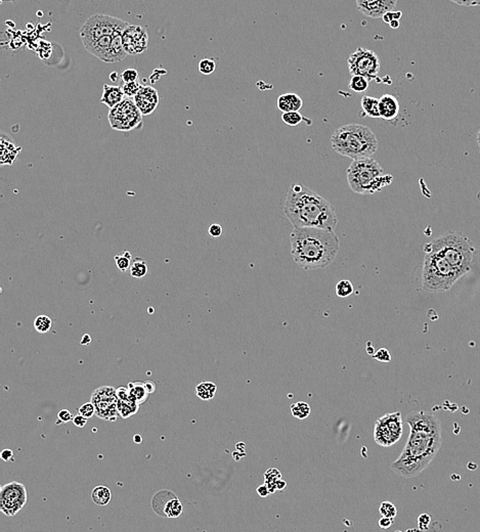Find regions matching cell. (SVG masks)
Returning <instances> with one entry per match:
<instances>
[{"label": "cell", "mask_w": 480, "mask_h": 532, "mask_svg": "<svg viewBox=\"0 0 480 532\" xmlns=\"http://www.w3.org/2000/svg\"><path fill=\"white\" fill-rule=\"evenodd\" d=\"M208 232H209V234L212 236V238L216 239V238H219V236L222 234L223 229H222V227H221L220 224L214 223V224H212V225L209 226V228H208Z\"/></svg>", "instance_id": "b9f144b4"}, {"label": "cell", "mask_w": 480, "mask_h": 532, "mask_svg": "<svg viewBox=\"0 0 480 532\" xmlns=\"http://www.w3.org/2000/svg\"><path fill=\"white\" fill-rule=\"evenodd\" d=\"M284 211L294 227L335 230L338 217L333 206L322 196L301 184H292Z\"/></svg>", "instance_id": "3957f363"}, {"label": "cell", "mask_w": 480, "mask_h": 532, "mask_svg": "<svg viewBox=\"0 0 480 532\" xmlns=\"http://www.w3.org/2000/svg\"><path fill=\"white\" fill-rule=\"evenodd\" d=\"M402 16V13L401 12H389L387 13L382 19L385 23L387 24H390L392 21H399V19L401 18Z\"/></svg>", "instance_id": "7bdbcfd3"}, {"label": "cell", "mask_w": 480, "mask_h": 532, "mask_svg": "<svg viewBox=\"0 0 480 532\" xmlns=\"http://www.w3.org/2000/svg\"><path fill=\"white\" fill-rule=\"evenodd\" d=\"M139 76L140 74L135 69H126L121 74V80H122V83L136 82L139 79Z\"/></svg>", "instance_id": "ab89813d"}, {"label": "cell", "mask_w": 480, "mask_h": 532, "mask_svg": "<svg viewBox=\"0 0 480 532\" xmlns=\"http://www.w3.org/2000/svg\"><path fill=\"white\" fill-rule=\"evenodd\" d=\"M292 416L298 420H305L311 415V406L304 401H298L290 405Z\"/></svg>", "instance_id": "83f0119b"}, {"label": "cell", "mask_w": 480, "mask_h": 532, "mask_svg": "<svg viewBox=\"0 0 480 532\" xmlns=\"http://www.w3.org/2000/svg\"><path fill=\"white\" fill-rule=\"evenodd\" d=\"M148 272H149V265L145 259L140 258V257L133 259L130 270H129V274L131 277L143 278L148 274Z\"/></svg>", "instance_id": "484cf974"}, {"label": "cell", "mask_w": 480, "mask_h": 532, "mask_svg": "<svg viewBox=\"0 0 480 532\" xmlns=\"http://www.w3.org/2000/svg\"><path fill=\"white\" fill-rule=\"evenodd\" d=\"M396 2L394 0H374V2H363V0H356L355 5L357 10L363 15L370 17L372 19L383 18L387 13L393 12L396 7Z\"/></svg>", "instance_id": "2e32d148"}, {"label": "cell", "mask_w": 480, "mask_h": 532, "mask_svg": "<svg viewBox=\"0 0 480 532\" xmlns=\"http://www.w3.org/2000/svg\"><path fill=\"white\" fill-rule=\"evenodd\" d=\"M365 114L371 118H381L379 111V99L373 96L365 95L361 101Z\"/></svg>", "instance_id": "cb8c5ba5"}, {"label": "cell", "mask_w": 480, "mask_h": 532, "mask_svg": "<svg viewBox=\"0 0 480 532\" xmlns=\"http://www.w3.org/2000/svg\"><path fill=\"white\" fill-rule=\"evenodd\" d=\"M149 310H150V311H149V312H150V313H153V312H154V311H153V310H154V309H153V308H150V309H149Z\"/></svg>", "instance_id": "680465c9"}, {"label": "cell", "mask_w": 480, "mask_h": 532, "mask_svg": "<svg viewBox=\"0 0 480 532\" xmlns=\"http://www.w3.org/2000/svg\"><path fill=\"white\" fill-rule=\"evenodd\" d=\"M142 86L143 85L136 81V82H131V83H122L121 87H122V90L125 96L133 99L136 96V94L140 92Z\"/></svg>", "instance_id": "8d00e7d4"}, {"label": "cell", "mask_w": 480, "mask_h": 532, "mask_svg": "<svg viewBox=\"0 0 480 532\" xmlns=\"http://www.w3.org/2000/svg\"><path fill=\"white\" fill-rule=\"evenodd\" d=\"M403 433L402 417L399 411L386 413L379 418L374 427L375 442L383 447H390L397 443Z\"/></svg>", "instance_id": "30bf717a"}, {"label": "cell", "mask_w": 480, "mask_h": 532, "mask_svg": "<svg viewBox=\"0 0 480 532\" xmlns=\"http://www.w3.org/2000/svg\"><path fill=\"white\" fill-rule=\"evenodd\" d=\"M112 40H113V36H105L94 42L84 45V47L89 53L99 58L100 61H104V58L111 46Z\"/></svg>", "instance_id": "603a6c76"}, {"label": "cell", "mask_w": 480, "mask_h": 532, "mask_svg": "<svg viewBox=\"0 0 480 532\" xmlns=\"http://www.w3.org/2000/svg\"><path fill=\"white\" fill-rule=\"evenodd\" d=\"M372 358L380 363H390L391 361V354L388 349L386 348H380L376 351L375 354H373Z\"/></svg>", "instance_id": "f35d334b"}, {"label": "cell", "mask_w": 480, "mask_h": 532, "mask_svg": "<svg viewBox=\"0 0 480 532\" xmlns=\"http://www.w3.org/2000/svg\"><path fill=\"white\" fill-rule=\"evenodd\" d=\"M198 69L203 75H211L216 69V64L212 58H203L199 62Z\"/></svg>", "instance_id": "d590c367"}, {"label": "cell", "mask_w": 480, "mask_h": 532, "mask_svg": "<svg viewBox=\"0 0 480 532\" xmlns=\"http://www.w3.org/2000/svg\"><path fill=\"white\" fill-rule=\"evenodd\" d=\"M276 485H277V489H283L286 486V482L283 480H278L276 482Z\"/></svg>", "instance_id": "db71d44e"}, {"label": "cell", "mask_w": 480, "mask_h": 532, "mask_svg": "<svg viewBox=\"0 0 480 532\" xmlns=\"http://www.w3.org/2000/svg\"><path fill=\"white\" fill-rule=\"evenodd\" d=\"M91 402L95 407V416L99 419L115 422L119 416L116 389L112 386L97 388L91 395Z\"/></svg>", "instance_id": "7c38bea8"}, {"label": "cell", "mask_w": 480, "mask_h": 532, "mask_svg": "<svg viewBox=\"0 0 480 532\" xmlns=\"http://www.w3.org/2000/svg\"><path fill=\"white\" fill-rule=\"evenodd\" d=\"M257 493L262 496V498H265L267 496L269 493H270V490L268 488V486L266 484H263V485H260L258 488H257Z\"/></svg>", "instance_id": "c3c4849f"}, {"label": "cell", "mask_w": 480, "mask_h": 532, "mask_svg": "<svg viewBox=\"0 0 480 532\" xmlns=\"http://www.w3.org/2000/svg\"><path fill=\"white\" fill-rule=\"evenodd\" d=\"M91 340H92L91 337H90L88 334H85V335L83 336V338H82V340H81L80 343H81V345H88V344H90Z\"/></svg>", "instance_id": "816d5d0a"}, {"label": "cell", "mask_w": 480, "mask_h": 532, "mask_svg": "<svg viewBox=\"0 0 480 532\" xmlns=\"http://www.w3.org/2000/svg\"><path fill=\"white\" fill-rule=\"evenodd\" d=\"M379 513L381 517H386L390 519H395L397 510L395 506L390 502H382L379 506Z\"/></svg>", "instance_id": "e575fe53"}, {"label": "cell", "mask_w": 480, "mask_h": 532, "mask_svg": "<svg viewBox=\"0 0 480 532\" xmlns=\"http://www.w3.org/2000/svg\"><path fill=\"white\" fill-rule=\"evenodd\" d=\"M129 24L121 19L108 15H93L88 18L80 29L83 45L94 42L105 36L122 34Z\"/></svg>", "instance_id": "ba28073f"}, {"label": "cell", "mask_w": 480, "mask_h": 532, "mask_svg": "<svg viewBox=\"0 0 480 532\" xmlns=\"http://www.w3.org/2000/svg\"><path fill=\"white\" fill-rule=\"evenodd\" d=\"M114 260H115V263H116V266L119 268L120 271L122 272H126L128 270H130V267H131V260H132V255L129 251H123L121 253H119L118 255H116L114 257Z\"/></svg>", "instance_id": "f546056e"}, {"label": "cell", "mask_w": 480, "mask_h": 532, "mask_svg": "<svg viewBox=\"0 0 480 532\" xmlns=\"http://www.w3.org/2000/svg\"><path fill=\"white\" fill-rule=\"evenodd\" d=\"M217 387L212 382H202L196 386V395L202 400H210L215 396Z\"/></svg>", "instance_id": "4316f807"}, {"label": "cell", "mask_w": 480, "mask_h": 532, "mask_svg": "<svg viewBox=\"0 0 480 532\" xmlns=\"http://www.w3.org/2000/svg\"><path fill=\"white\" fill-rule=\"evenodd\" d=\"M393 181L373 158L352 161L347 169V183L353 193L374 195L381 192Z\"/></svg>", "instance_id": "8992f818"}, {"label": "cell", "mask_w": 480, "mask_h": 532, "mask_svg": "<svg viewBox=\"0 0 480 532\" xmlns=\"http://www.w3.org/2000/svg\"><path fill=\"white\" fill-rule=\"evenodd\" d=\"M458 5H461V6H466V7H473V6H480V2H456Z\"/></svg>", "instance_id": "f907efd6"}, {"label": "cell", "mask_w": 480, "mask_h": 532, "mask_svg": "<svg viewBox=\"0 0 480 532\" xmlns=\"http://www.w3.org/2000/svg\"><path fill=\"white\" fill-rule=\"evenodd\" d=\"M144 385H145V388H146V390L148 391L149 394L155 392V390H156L155 382H153V381H146V382H144Z\"/></svg>", "instance_id": "681fc988"}, {"label": "cell", "mask_w": 480, "mask_h": 532, "mask_svg": "<svg viewBox=\"0 0 480 532\" xmlns=\"http://www.w3.org/2000/svg\"><path fill=\"white\" fill-rule=\"evenodd\" d=\"M460 277L444 258L436 253L426 252L421 278V287L425 292H447Z\"/></svg>", "instance_id": "52a82bcc"}, {"label": "cell", "mask_w": 480, "mask_h": 532, "mask_svg": "<svg viewBox=\"0 0 480 532\" xmlns=\"http://www.w3.org/2000/svg\"><path fill=\"white\" fill-rule=\"evenodd\" d=\"M134 103L143 116L151 115L158 108L160 97L157 89L152 86H142L140 92L133 98Z\"/></svg>", "instance_id": "e0dca14e"}, {"label": "cell", "mask_w": 480, "mask_h": 532, "mask_svg": "<svg viewBox=\"0 0 480 532\" xmlns=\"http://www.w3.org/2000/svg\"><path fill=\"white\" fill-rule=\"evenodd\" d=\"M393 521L394 519H390V518H386V517H381L379 520H378V525L381 529H388L392 526L393 524Z\"/></svg>", "instance_id": "f6af8a7d"}, {"label": "cell", "mask_w": 480, "mask_h": 532, "mask_svg": "<svg viewBox=\"0 0 480 532\" xmlns=\"http://www.w3.org/2000/svg\"><path fill=\"white\" fill-rule=\"evenodd\" d=\"M93 503L97 506H107L112 499V492L110 488L106 486H96L91 493Z\"/></svg>", "instance_id": "d4e9b609"}, {"label": "cell", "mask_w": 480, "mask_h": 532, "mask_svg": "<svg viewBox=\"0 0 480 532\" xmlns=\"http://www.w3.org/2000/svg\"><path fill=\"white\" fill-rule=\"evenodd\" d=\"M303 107V100L297 93L288 92L279 96L278 109L283 113L299 112Z\"/></svg>", "instance_id": "7402d4cb"}, {"label": "cell", "mask_w": 480, "mask_h": 532, "mask_svg": "<svg viewBox=\"0 0 480 532\" xmlns=\"http://www.w3.org/2000/svg\"><path fill=\"white\" fill-rule=\"evenodd\" d=\"M369 84H370V80L365 77L351 76L348 86L350 90H352L353 92L361 93V92L366 91L369 88Z\"/></svg>", "instance_id": "4dcf8cb0"}, {"label": "cell", "mask_w": 480, "mask_h": 532, "mask_svg": "<svg viewBox=\"0 0 480 532\" xmlns=\"http://www.w3.org/2000/svg\"><path fill=\"white\" fill-rule=\"evenodd\" d=\"M335 292L338 297L346 298V297H349L350 295L354 292V287L351 283V281L347 279H341L340 281L337 282Z\"/></svg>", "instance_id": "1f68e13d"}, {"label": "cell", "mask_w": 480, "mask_h": 532, "mask_svg": "<svg viewBox=\"0 0 480 532\" xmlns=\"http://www.w3.org/2000/svg\"><path fill=\"white\" fill-rule=\"evenodd\" d=\"M124 98H125V94L122 90V87L105 84L102 94L99 100L100 102L109 107L110 109H113L120 102H122Z\"/></svg>", "instance_id": "44dd1931"}, {"label": "cell", "mask_w": 480, "mask_h": 532, "mask_svg": "<svg viewBox=\"0 0 480 532\" xmlns=\"http://www.w3.org/2000/svg\"><path fill=\"white\" fill-rule=\"evenodd\" d=\"M348 70L351 76H362L370 81L376 79L380 71V60L371 49L358 47L348 57Z\"/></svg>", "instance_id": "8fae6325"}, {"label": "cell", "mask_w": 480, "mask_h": 532, "mask_svg": "<svg viewBox=\"0 0 480 532\" xmlns=\"http://www.w3.org/2000/svg\"><path fill=\"white\" fill-rule=\"evenodd\" d=\"M162 491L158 492L153 499V509L155 513L162 517L177 518L183 514V504L174 493H170L167 501L164 503Z\"/></svg>", "instance_id": "9a60e30c"}, {"label": "cell", "mask_w": 480, "mask_h": 532, "mask_svg": "<svg viewBox=\"0 0 480 532\" xmlns=\"http://www.w3.org/2000/svg\"><path fill=\"white\" fill-rule=\"evenodd\" d=\"M332 149L352 161L372 158L379 141L375 133L361 124H346L336 129L331 136Z\"/></svg>", "instance_id": "277c9868"}, {"label": "cell", "mask_w": 480, "mask_h": 532, "mask_svg": "<svg viewBox=\"0 0 480 532\" xmlns=\"http://www.w3.org/2000/svg\"><path fill=\"white\" fill-rule=\"evenodd\" d=\"M72 422H73V424H74L76 427H78V428H83V427L86 425V423H87V419H85L84 417H82L81 415H79V413H78L77 416H75V417L73 418V421H72Z\"/></svg>", "instance_id": "bcb514c9"}, {"label": "cell", "mask_w": 480, "mask_h": 532, "mask_svg": "<svg viewBox=\"0 0 480 532\" xmlns=\"http://www.w3.org/2000/svg\"><path fill=\"white\" fill-rule=\"evenodd\" d=\"M399 102L392 94H384L379 98L380 117L385 121H393L399 114Z\"/></svg>", "instance_id": "d6986e66"}, {"label": "cell", "mask_w": 480, "mask_h": 532, "mask_svg": "<svg viewBox=\"0 0 480 532\" xmlns=\"http://www.w3.org/2000/svg\"><path fill=\"white\" fill-rule=\"evenodd\" d=\"M430 521H431L430 516L427 515V514H423V515H421L418 518L419 526H420V528H422V529H427L429 524H430Z\"/></svg>", "instance_id": "ee69618b"}, {"label": "cell", "mask_w": 480, "mask_h": 532, "mask_svg": "<svg viewBox=\"0 0 480 532\" xmlns=\"http://www.w3.org/2000/svg\"><path fill=\"white\" fill-rule=\"evenodd\" d=\"M303 120H304V118L300 112L283 113L282 115V121L288 126H297Z\"/></svg>", "instance_id": "d6a6232c"}, {"label": "cell", "mask_w": 480, "mask_h": 532, "mask_svg": "<svg viewBox=\"0 0 480 532\" xmlns=\"http://www.w3.org/2000/svg\"><path fill=\"white\" fill-rule=\"evenodd\" d=\"M290 243L295 263L304 270L328 267L340 250L338 235L329 229L294 227Z\"/></svg>", "instance_id": "7a4b0ae2"}, {"label": "cell", "mask_w": 480, "mask_h": 532, "mask_svg": "<svg viewBox=\"0 0 480 532\" xmlns=\"http://www.w3.org/2000/svg\"><path fill=\"white\" fill-rule=\"evenodd\" d=\"M424 251L432 252L444 258L451 266L463 276L471 270L475 249L467 236L450 231L428 243Z\"/></svg>", "instance_id": "5b68a950"}, {"label": "cell", "mask_w": 480, "mask_h": 532, "mask_svg": "<svg viewBox=\"0 0 480 532\" xmlns=\"http://www.w3.org/2000/svg\"><path fill=\"white\" fill-rule=\"evenodd\" d=\"M109 122L117 131H131L142 126L143 115L132 98L125 97L122 102L110 109Z\"/></svg>", "instance_id": "9c48e42d"}, {"label": "cell", "mask_w": 480, "mask_h": 532, "mask_svg": "<svg viewBox=\"0 0 480 532\" xmlns=\"http://www.w3.org/2000/svg\"><path fill=\"white\" fill-rule=\"evenodd\" d=\"M389 26L392 28V29H397L399 27V21H392Z\"/></svg>", "instance_id": "11a10c76"}, {"label": "cell", "mask_w": 480, "mask_h": 532, "mask_svg": "<svg viewBox=\"0 0 480 532\" xmlns=\"http://www.w3.org/2000/svg\"><path fill=\"white\" fill-rule=\"evenodd\" d=\"M118 398V412L123 419H128L139 412L141 404L130 394L128 388L119 387L116 389Z\"/></svg>", "instance_id": "ac0fdd59"}, {"label": "cell", "mask_w": 480, "mask_h": 532, "mask_svg": "<svg viewBox=\"0 0 480 532\" xmlns=\"http://www.w3.org/2000/svg\"><path fill=\"white\" fill-rule=\"evenodd\" d=\"M122 42L127 54H139L148 48L147 29L138 25H128L122 33Z\"/></svg>", "instance_id": "5bb4252c"}, {"label": "cell", "mask_w": 480, "mask_h": 532, "mask_svg": "<svg viewBox=\"0 0 480 532\" xmlns=\"http://www.w3.org/2000/svg\"><path fill=\"white\" fill-rule=\"evenodd\" d=\"M477 145H478L479 152H480V128H479V131H478V133H477Z\"/></svg>", "instance_id": "6f0895ef"}, {"label": "cell", "mask_w": 480, "mask_h": 532, "mask_svg": "<svg viewBox=\"0 0 480 532\" xmlns=\"http://www.w3.org/2000/svg\"><path fill=\"white\" fill-rule=\"evenodd\" d=\"M78 412H79V415H81L82 417H84L85 419L88 420V419L92 418L95 415V407H94L93 403L91 401H89V402H86V403L82 404L79 407Z\"/></svg>", "instance_id": "74e56055"}, {"label": "cell", "mask_w": 480, "mask_h": 532, "mask_svg": "<svg viewBox=\"0 0 480 532\" xmlns=\"http://www.w3.org/2000/svg\"><path fill=\"white\" fill-rule=\"evenodd\" d=\"M27 503L26 487L19 482H11L0 490V510L7 516L18 514Z\"/></svg>", "instance_id": "4fadbf2b"}, {"label": "cell", "mask_w": 480, "mask_h": 532, "mask_svg": "<svg viewBox=\"0 0 480 532\" xmlns=\"http://www.w3.org/2000/svg\"><path fill=\"white\" fill-rule=\"evenodd\" d=\"M128 390L130 394L133 396V398L140 403H144L147 401L149 397V393L145 388L144 382H133L128 384Z\"/></svg>", "instance_id": "f1b7e54d"}, {"label": "cell", "mask_w": 480, "mask_h": 532, "mask_svg": "<svg viewBox=\"0 0 480 532\" xmlns=\"http://www.w3.org/2000/svg\"><path fill=\"white\" fill-rule=\"evenodd\" d=\"M127 56V52L124 49L122 42V34H118L113 36L111 46L104 58L105 63H118L123 61Z\"/></svg>", "instance_id": "ffe728a7"}, {"label": "cell", "mask_w": 480, "mask_h": 532, "mask_svg": "<svg viewBox=\"0 0 480 532\" xmlns=\"http://www.w3.org/2000/svg\"><path fill=\"white\" fill-rule=\"evenodd\" d=\"M117 76H118V75H117V73H116V72H113V73H111V75H110V78H111V80H112V81H115V80L117 79Z\"/></svg>", "instance_id": "9f6ffc18"}, {"label": "cell", "mask_w": 480, "mask_h": 532, "mask_svg": "<svg viewBox=\"0 0 480 532\" xmlns=\"http://www.w3.org/2000/svg\"><path fill=\"white\" fill-rule=\"evenodd\" d=\"M73 415L71 413V411L69 409H61L58 411L57 413V422L56 424H59V423H68L70 421H73Z\"/></svg>", "instance_id": "60d3db41"}, {"label": "cell", "mask_w": 480, "mask_h": 532, "mask_svg": "<svg viewBox=\"0 0 480 532\" xmlns=\"http://www.w3.org/2000/svg\"><path fill=\"white\" fill-rule=\"evenodd\" d=\"M2 458L5 462H11L14 458V452L12 449H4L2 452Z\"/></svg>", "instance_id": "7dc6e473"}, {"label": "cell", "mask_w": 480, "mask_h": 532, "mask_svg": "<svg viewBox=\"0 0 480 532\" xmlns=\"http://www.w3.org/2000/svg\"><path fill=\"white\" fill-rule=\"evenodd\" d=\"M52 321L47 315H39L34 321V328L40 334H45L50 331Z\"/></svg>", "instance_id": "836d02e7"}, {"label": "cell", "mask_w": 480, "mask_h": 532, "mask_svg": "<svg viewBox=\"0 0 480 532\" xmlns=\"http://www.w3.org/2000/svg\"><path fill=\"white\" fill-rule=\"evenodd\" d=\"M405 421L409 426V435L391 469L401 477L414 478L425 471L438 453L442 429L439 419L425 410L409 412Z\"/></svg>", "instance_id": "6da1fadb"}, {"label": "cell", "mask_w": 480, "mask_h": 532, "mask_svg": "<svg viewBox=\"0 0 480 532\" xmlns=\"http://www.w3.org/2000/svg\"><path fill=\"white\" fill-rule=\"evenodd\" d=\"M133 442L136 444H141L143 442V437L140 434H136L133 436Z\"/></svg>", "instance_id": "f5cc1de1"}]
</instances>
